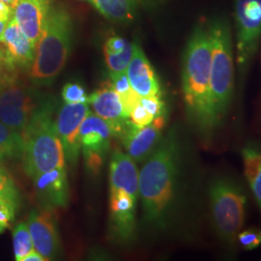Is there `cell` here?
Instances as JSON below:
<instances>
[{"mask_svg": "<svg viewBox=\"0 0 261 261\" xmlns=\"http://www.w3.org/2000/svg\"><path fill=\"white\" fill-rule=\"evenodd\" d=\"M208 33L211 45L209 110L215 130L228 111L233 95L232 44L230 29L224 19H214Z\"/></svg>", "mask_w": 261, "mask_h": 261, "instance_id": "277c9868", "label": "cell"}, {"mask_svg": "<svg viewBox=\"0 0 261 261\" xmlns=\"http://www.w3.org/2000/svg\"><path fill=\"white\" fill-rule=\"evenodd\" d=\"M53 6V0H18L14 7V18L35 47Z\"/></svg>", "mask_w": 261, "mask_h": 261, "instance_id": "7c38bea8", "label": "cell"}, {"mask_svg": "<svg viewBox=\"0 0 261 261\" xmlns=\"http://www.w3.org/2000/svg\"><path fill=\"white\" fill-rule=\"evenodd\" d=\"M15 68L16 67L10 62L9 58H8L4 46H0V69L5 70V71H9V72H13L15 70Z\"/></svg>", "mask_w": 261, "mask_h": 261, "instance_id": "d6a6232c", "label": "cell"}, {"mask_svg": "<svg viewBox=\"0 0 261 261\" xmlns=\"http://www.w3.org/2000/svg\"><path fill=\"white\" fill-rule=\"evenodd\" d=\"M126 74L132 88L140 97L161 95L158 77L139 44H133V55Z\"/></svg>", "mask_w": 261, "mask_h": 261, "instance_id": "5bb4252c", "label": "cell"}, {"mask_svg": "<svg viewBox=\"0 0 261 261\" xmlns=\"http://www.w3.org/2000/svg\"><path fill=\"white\" fill-rule=\"evenodd\" d=\"M140 103L151 115L154 116V118L164 115L166 111L165 103L161 99V95L140 97Z\"/></svg>", "mask_w": 261, "mask_h": 261, "instance_id": "83f0119b", "label": "cell"}, {"mask_svg": "<svg viewBox=\"0 0 261 261\" xmlns=\"http://www.w3.org/2000/svg\"><path fill=\"white\" fill-rule=\"evenodd\" d=\"M130 43L121 37L110 38L103 47V53L108 55H118L127 47Z\"/></svg>", "mask_w": 261, "mask_h": 261, "instance_id": "4dcf8cb0", "label": "cell"}, {"mask_svg": "<svg viewBox=\"0 0 261 261\" xmlns=\"http://www.w3.org/2000/svg\"><path fill=\"white\" fill-rule=\"evenodd\" d=\"M0 196H4L19 204V191L9 172L0 165Z\"/></svg>", "mask_w": 261, "mask_h": 261, "instance_id": "484cf974", "label": "cell"}, {"mask_svg": "<svg viewBox=\"0 0 261 261\" xmlns=\"http://www.w3.org/2000/svg\"><path fill=\"white\" fill-rule=\"evenodd\" d=\"M103 16L112 20L132 19L144 0H88Z\"/></svg>", "mask_w": 261, "mask_h": 261, "instance_id": "44dd1931", "label": "cell"}, {"mask_svg": "<svg viewBox=\"0 0 261 261\" xmlns=\"http://www.w3.org/2000/svg\"><path fill=\"white\" fill-rule=\"evenodd\" d=\"M133 55V44H129L127 47L118 55H108L105 54V58L107 65L112 73L126 72L128 65L130 63Z\"/></svg>", "mask_w": 261, "mask_h": 261, "instance_id": "d4e9b609", "label": "cell"}, {"mask_svg": "<svg viewBox=\"0 0 261 261\" xmlns=\"http://www.w3.org/2000/svg\"><path fill=\"white\" fill-rule=\"evenodd\" d=\"M13 80H14V77L12 75V72L0 69V92L2 91V89L4 88V86L6 84Z\"/></svg>", "mask_w": 261, "mask_h": 261, "instance_id": "836d02e7", "label": "cell"}, {"mask_svg": "<svg viewBox=\"0 0 261 261\" xmlns=\"http://www.w3.org/2000/svg\"><path fill=\"white\" fill-rule=\"evenodd\" d=\"M22 261H47V259L34 249L24 256Z\"/></svg>", "mask_w": 261, "mask_h": 261, "instance_id": "e575fe53", "label": "cell"}, {"mask_svg": "<svg viewBox=\"0 0 261 261\" xmlns=\"http://www.w3.org/2000/svg\"><path fill=\"white\" fill-rule=\"evenodd\" d=\"M73 21L64 8L53 6L39 39L30 79L39 86L53 84L63 70L72 46Z\"/></svg>", "mask_w": 261, "mask_h": 261, "instance_id": "3957f363", "label": "cell"}, {"mask_svg": "<svg viewBox=\"0 0 261 261\" xmlns=\"http://www.w3.org/2000/svg\"><path fill=\"white\" fill-rule=\"evenodd\" d=\"M180 147L174 133L159 141L139 176L144 214L152 224L162 225L172 207L177 183Z\"/></svg>", "mask_w": 261, "mask_h": 261, "instance_id": "6da1fadb", "label": "cell"}, {"mask_svg": "<svg viewBox=\"0 0 261 261\" xmlns=\"http://www.w3.org/2000/svg\"><path fill=\"white\" fill-rule=\"evenodd\" d=\"M51 103L34 88L17 84L13 80L0 92V121L21 134Z\"/></svg>", "mask_w": 261, "mask_h": 261, "instance_id": "52a82bcc", "label": "cell"}, {"mask_svg": "<svg viewBox=\"0 0 261 261\" xmlns=\"http://www.w3.org/2000/svg\"><path fill=\"white\" fill-rule=\"evenodd\" d=\"M238 242L246 250H252L261 244V231L251 228L238 234Z\"/></svg>", "mask_w": 261, "mask_h": 261, "instance_id": "f1b7e54d", "label": "cell"}, {"mask_svg": "<svg viewBox=\"0 0 261 261\" xmlns=\"http://www.w3.org/2000/svg\"><path fill=\"white\" fill-rule=\"evenodd\" d=\"M0 1H3V2H6V3H8L9 5H11V6L14 8L18 0H0Z\"/></svg>", "mask_w": 261, "mask_h": 261, "instance_id": "8d00e7d4", "label": "cell"}, {"mask_svg": "<svg viewBox=\"0 0 261 261\" xmlns=\"http://www.w3.org/2000/svg\"><path fill=\"white\" fill-rule=\"evenodd\" d=\"M28 225L34 249L47 260L53 259L59 249V239L51 214L48 211H32Z\"/></svg>", "mask_w": 261, "mask_h": 261, "instance_id": "4fadbf2b", "label": "cell"}, {"mask_svg": "<svg viewBox=\"0 0 261 261\" xmlns=\"http://www.w3.org/2000/svg\"><path fill=\"white\" fill-rule=\"evenodd\" d=\"M114 134L112 123L96 113L90 112L84 118L80 129V141L86 165L92 171L97 172L102 167Z\"/></svg>", "mask_w": 261, "mask_h": 261, "instance_id": "9c48e42d", "label": "cell"}, {"mask_svg": "<svg viewBox=\"0 0 261 261\" xmlns=\"http://www.w3.org/2000/svg\"><path fill=\"white\" fill-rule=\"evenodd\" d=\"M245 175L261 209V148L249 145L242 151Z\"/></svg>", "mask_w": 261, "mask_h": 261, "instance_id": "ffe728a7", "label": "cell"}, {"mask_svg": "<svg viewBox=\"0 0 261 261\" xmlns=\"http://www.w3.org/2000/svg\"><path fill=\"white\" fill-rule=\"evenodd\" d=\"M34 180L35 192L48 207H66L69 202V185L65 168H57L41 173Z\"/></svg>", "mask_w": 261, "mask_h": 261, "instance_id": "9a60e30c", "label": "cell"}, {"mask_svg": "<svg viewBox=\"0 0 261 261\" xmlns=\"http://www.w3.org/2000/svg\"><path fill=\"white\" fill-rule=\"evenodd\" d=\"M237 61L245 71L254 55L261 35V0L236 2Z\"/></svg>", "mask_w": 261, "mask_h": 261, "instance_id": "ba28073f", "label": "cell"}, {"mask_svg": "<svg viewBox=\"0 0 261 261\" xmlns=\"http://www.w3.org/2000/svg\"><path fill=\"white\" fill-rule=\"evenodd\" d=\"M210 66L208 28L198 27L194 30L184 53L182 87L189 116L205 138L214 130L209 110Z\"/></svg>", "mask_w": 261, "mask_h": 261, "instance_id": "7a4b0ae2", "label": "cell"}, {"mask_svg": "<svg viewBox=\"0 0 261 261\" xmlns=\"http://www.w3.org/2000/svg\"><path fill=\"white\" fill-rule=\"evenodd\" d=\"M1 44L5 47L13 65L19 68L31 67L35 55V46L22 32L14 16L6 24Z\"/></svg>", "mask_w": 261, "mask_h": 261, "instance_id": "ac0fdd59", "label": "cell"}, {"mask_svg": "<svg viewBox=\"0 0 261 261\" xmlns=\"http://www.w3.org/2000/svg\"><path fill=\"white\" fill-rule=\"evenodd\" d=\"M90 112L88 103H64L56 117V133L62 143L65 159L75 165L81 153L80 129L86 115Z\"/></svg>", "mask_w": 261, "mask_h": 261, "instance_id": "30bf717a", "label": "cell"}, {"mask_svg": "<svg viewBox=\"0 0 261 261\" xmlns=\"http://www.w3.org/2000/svg\"><path fill=\"white\" fill-rule=\"evenodd\" d=\"M88 103L91 105L97 115L112 123L116 134L123 132L129 117L126 114L120 96L111 84L91 94L88 97Z\"/></svg>", "mask_w": 261, "mask_h": 261, "instance_id": "2e32d148", "label": "cell"}, {"mask_svg": "<svg viewBox=\"0 0 261 261\" xmlns=\"http://www.w3.org/2000/svg\"><path fill=\"white\" fill-rule=\"evenodd\" d=\"M87 1H88V0H87Z\"/></svg>", "mask_w": 261, "mask_h": 261, "instance_id": "f35d334b", "label": "cell"}, {"mask_svg": "<svg viewBox=\"0 0 261 261\" xmlns=\"http://www.w3.org/2000/svg\"><path fill=\"white\" fill-rule=\"evenodd\" d=\"M130 121L136 126V127H143L150 124L155 118L153 115H151L149 112H147L140 102L132 110L130 113Z\"/></svg>", "mask_w": 261, "mask_h": 261, "instance_id": "f546056e", "label": "cell"}, {"mask_svg": "<svg viewBox=\"0 0 261 261\" xmlns=\"http://www.w3.org/2000/svg\"><path fill=\"white\" fill-rule=\"evenodd\" d=\"M139 176L135 160L121 151L114 152L110 165L111 191H125L137 200L140 196Z\"/></svg>", "mask_w": 261, "mask_h": 261, "instance_id": "d6986e66", "label": "cell"}, {"mask_svg": "<svg viewBox=\"0 0 261 261\" xmlns=\"http://www.w3.org/2000/svg\"><path fill=\"white\" fill-rule=\"evenodd\" d=\"M22 151L21 134L0 121V162L21 158Z\"/></svg>", "mask_w": 261, "mask_h": 261, "instance_id": "7402d4cb", "label": "cell"}, {"mask_svg": "<svg viewBox=\"0 0 261 261\" xmlns=\"http://www.w3.org/2000/svg\"><path fill=\"white\" fill-rule=\"evenodd\" d=\"M136 199L125 191H111L110 208L112 229L119 239L127 241L136 227Z\"/></svg>", "mask_w": 261, "mask_h": 261, "instance_id": "e0dca14e", "label": "cell"}, {"mask_svg": "<svg viewBox=\"0 0 261 261\" xmlns=\"http://www.w3.org/2000/svg\"><path fill=\"white\" fill-rule=\"evenodd\" d=\"M14 15V8L6 2L0 1V21L8 22Z\"/></svg>", "mask_w": 261, "mask_h": 261, "instance_id": "1f68e13d", "label": "cell"}, {"mask_svg": "<svg viewBox=\"0 0 261 261\" xmlns=\"http://www.w3.org/2000/svg\"><path fill=\"white\" fill-rule=\"evenodd\" d=\"M6 24H7V22H1L0 21V43L2 42L3 33H4V30H5V28H6Z\"/></svg>", "mask_w": 261, "mask_h": 261, "instance_id": "d590c367", "label": "cell"}, {"mask_svg": "<svg viewBox=\"0 0 261 261\" xmlns=\"http://www.w3.org/2000/svg\"><path fill=\"white\" fill-rule=\"evenodd\" d=\"M62 98L67 103H88V96L81 84L69 83L62 89Z\"/></svg>", "mask_w": 261, "mask_h": 261, "instance_id": "4316f807", "label": "cell"}, {"mask_svg": "<svg viewBox=\"0 0 261 261\" xmlns=\"http://www.w3.org/2000/svg\"><path fill=\"white\" fill-rule=\"evenodd\" d=\"M53 105H48L21 132L23 168L32 179L55 168H65L64 150L53 119Z\"/></svg>", "mask_w": 261, "mask_h": 261, "instance_id": "5b68a950", "label": "cell"}, {"mask_svg": "<svg viewBox=\"0 0 261 261\" xmlns=\"http://www.w3.org/2000/svg\"><path fill=\"white\" fill-rule=\"evenodd\" d=\"M5 228H7V226H5L4 224H0V233H2L5 230Z\"/></svg>", "mask_w": 261, "mask_h": 261, "instance_id": "74e56055", "label": "cell"}, {"mask_svg": "<svg viewBox=\"0 0 261 261\" xmlns=\"http://www.w3.org/2000/svg\"><path fill=\"white\" fill-rule=\"evenodd\" d=\"M166 125L164 115L156 117L148 125L136 127L128 120L123 130V143L132 158L141 162L147 158L155 149L162 137V130Z\"/></svg>", "mask_w": 261, "mask_h": 261, "instance_id": "8fae6325", "label": "cell"}, {"mask_svg": "<svg viewBox=\"0 0 261 261\" xmlns=\"http://www.w3.org/2000/svg\"><path fill=\"white\" fill-rule=\"evenodd\" d=\"M215 227L227 242H234L245 221L247 197L242 187L230 178L215 179L209 187Z\"/></svg>", "mask_w": 261, "mask_h": 261, "instance_id": "8992f818", "label": "cell"}, {"mask_svg": "<svg viewBox=\"0 0 261 261\" xmlns=\"http://www.w3.org/2000/svg\"><path fill=\"white\" fill-rule=\"evenodd\" d=\"M13 245L15 259L17 261H22L27 254L34 250V246L27 223H19L14 227Z\"/></svg>", "mask_w": 261, "mask_h": 261, "instance_id": "cb8c5ba5", "label": "cell"}, {"mask_svg": "<svg viewBox=\"0 0 261 261\" xmlns=\"http://www.w3.org/2000/svg\"><path fill=\"white\" fill-rule=\"evenodd\" d=\"M111 86L120 96L127 116H130L132 110L140 102V96L130 86L126 72H111Z\"/></svg>", "mask_w": 261, "mask_h": 261, "instance_id": "603a6c76", "label": "cell"}]
</instances>
